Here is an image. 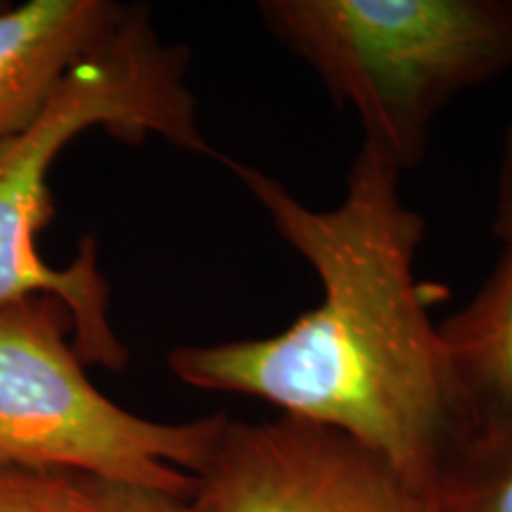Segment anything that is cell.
<instances>
[{"instance_id":"277c9868","label":"cell","mask_w":512,"mask_h":512,"mask_svg":"<svg viewBox=\"0 0 512 512\" xmlns=\"http://www.w3.org/2000/svg\"><path fill=\"white\" fill-rule=\"evenodd\" d=\"M50 294L0 304V467L67 472L192 496L226 415L157 422L88 380Z\"/></svg>"},{"instance_id":"3957f363","label":"cell","mask_w":512,"mask_h":512,"mask_svg":"<svg viewBox=\"0 0 512 512\" xmlns=\"http://www.w3.org/2000/svg\"><path fill=\"white\" fill-rule=\"evenodd\" d=\"M259 15L401 171L448 102L512 67V0H264Z\"/></svg>"},{"instance_id":"6da1fadb","label":"cell","mask_w":512,"mask_h":512,"mask_svg":"<svg viewBox=\"0 0 512 512\" xmlns=\"http://www.w3.org/2000/svg\"><path fill=\"white\" fill-rule=\"evenodd\" d=\"M223 162L313 268L320 302L275 335L171 349L169 370L344 434L427 496L470 422L415 278L425 219L403 202V171L363 140L342 200L316 209L266 171Z\"/></svg>"},{"instance_id":"7a4b0ae2","label":"cell","mask_w":512,"mask_h":512,"mask_svg":"<svg viewBox=\"0 0 512 512\" xmlns=\"http://www.w3.org/2000/svg\"><path fill=\"white\" fill-rule=\"evenodd\" d=\"M188 53L152 27L150 10L128 5L112 34L64 76L34 124L0 143V304L50 294L72 318V344L83 366L121 373L128 347L110 323V287L95 240H83L69 266H48L38 233L53 219L48 174L60 152L91 128L126 143L150 136L188 152L211 155L185 83Z\"/></svg>"},{"instance_id":"52a82bcc","label":"cell","mask_w":512,"mask_h":512,"mask_svg":"<svg viewBox=\"0 0 512 512\" xmlns=\"http://www.w3.org/2000/svg\"><path fill=\"white\" fill-rule=\"evenodd\" d=\"M470 434L512 427V240L463 309L439 325Z\"/></svg>"},{"instance_id":"9c48e42d","label":"cell","mask_w":512,"mask_h":512,"mask_svg":"<svg viewBox=\"0 0 512 512\" xmlns=\"http://www.w3.org/2000/svg\"><path fill=\"white\" fill-rule=\"evenodd\" d=\"M81 475L0 467V512H83Z\"/></svg>"},{"instance_id":"8fae6325","label":"cell","mask_w":512,"mask_h":512,"mask_svg":"<svg viewBox=\"0 0 512 512\" xmlns=\"http://www.w3.org/2000/svg\"><path fill=\"white\" fill-rule=\"evenodd\" d=\"M494 233L501 242L512 240V126L505 133L501 164H498Z\"/></svg>"},{"instance_id":"8992f818","label":"cell","mask_w":512,"mask_h":512,"mask_svg":"<svg viewBox=\"0 0 512 512\" xmlns=\"http://www.w3.org/2000/svg\"><path fill=\"white\" fill-rule=\"evenodd\" d=\"M126 10L112 0H29L0 10V143L41 117L64 76Z\"/></svg>"},{"instance_id":"30bf717a","label":"cell","mask_w":512,"mask_h":512,"mask_svg":"<svg viewBox=\"0 0 512 512\" xmlns=\"http://www.w3.org/2000/svg\"><path fill=\"white\" fill-rule=\"evenodd\" d=\"M83 512H216L202 498L176 496L166 491L145 489V486L102 482V479L83 477Z\"/></svg>"},{"instance_id":"5b68a950","label":"cell","mask_w":512,"mask_h":512,"mask_svg":"<svg viewBox=\"0 0 512 512\" xmlns=\"http://www.w3.org/2000/svg\"><path fill=\"white\" fill-rule=\"evenodd\" d=\"M192 494L216 512H434L366 446L285 415L226 418Z\"/></svg>"},{"instance_id":"ba28073f","label":"cell","mask_w":512,"mask_h":512,"mask_svg":"<svg viewBox=\"0 0 512 512\" xmlns=\"http://www.w3.org/2000/svg\"><path fill=\"white\" fill-rule=\"evenodd\" d=\"M427 498L434 512H512V427L470 434Z\"/></svg>"}]
</instances>
